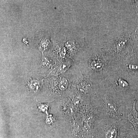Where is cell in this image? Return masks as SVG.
Listing matches in <instances>:
<instances>
[{"label": "cell", "instance_id": "1", "mask_svg": "<svg viewBox=\"0 0 138 138\" xmlns=\"http://www.w3.org/2000/svg\"><path fill=\"white\" fill-rule=\"evenodd\" d=\"M136 101H135L133 104L132 110L128 115L129 120L132 124L136 130L138 129V112L135 109Z\"/></svg>", "mask_w": 138, "mask_h": 138}, {"label": "cell", "instance_id": "5", "mask_svg": "<svg viewBox=\"0 0 138 138\" xmlns=\"http://www.w3.org/2000/svg\"><path fill=\"white\" fill-rule=\"evenodd\" d=\"M67 82L66 80L64 79L61 82L60 85H59V87L62 90H64L67 88Z\"/></svg>", "mask_w": 138, "mask_h": 138}, {"label": "cell", "instance_id": "4", "mask_svg": "<svg viewBox=\"0 0 138 138\" xmlns=\"http://www.w3.org/2000/svg\"><path fill=\"white\" fill-rule=\"evenodd\" d=\"M118 84L122 87H126L129 86V84L127 81L122 79H119L118 80Z\"/></svg>", "mask_w": 138, "mask_h": 138}, {"label": "cell", "instance_id": "3", "mask_svg": "<svg viewBox=\"0 0 138 138\" xmlns=\"http://www.w3.org/2000/svg\"><path fill=\"white\" fill-rule=\"evenodd\" d=\"M107 107L108 109L110 111H115L116 110V107L115 105L111 102H108L107 103Z\"/></svg>", "mask_w": 138, "mask_h": 138}, {"label": "cell", "instance_id": "2", "mask_svg": "<svg viewBox=\"0 0 138 138\" xmlns=\"http://www.w3.org/2000/svg\"><path fill=\"white\" fill-rule=\"evenodd\" d=\"M116 132L115 130H111L108 131L107 134V138H115L116 136Z\"/></svg>", "mask_w": 138, "mask_h": 138}]
</instances>
